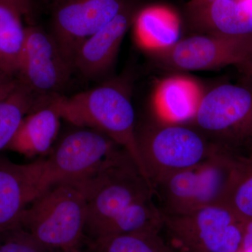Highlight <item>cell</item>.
Instances as JSON below:
<instances>
[{"mask_svg": "<svg viewBox=\"0 0 252 252\" xmlns=\"http://www.w3.org/2000/svg\"><path fill=\"white\" fill-rule=\"evenodd\" d=\"M0 4L11 8L22 18L30 17L34 11L32 0H0Z\"/></svg>", "mask_w": 252, "mask_h": 252, "instance_id": "603a6c76", "label": "cell"}, {"mask_svg": "<svg viewBox=\"0 0 252 252\" xmlns=\"http://www.w3.org/2000/svg\"><path fill=\"white\" fill-rule=\"evenodd\" d=\"M49 97L63 119L77 127L102 132L127 151L147 179L136 140L137 124L130 89L126 81L107 80L70 97L55 94Z\"/></svg>", "mask_w": 252, "mask_h": 252, "instance_id": "7a4b0ae2", "label": "cell"}, {"mask_svg": "<svg viewBox=\"0 0 252 252\" xmlns=\"http://www.w3.org/2000/svg\"><path fill=\"white\" fill-rule=\"evenodd\" d=\"M26 36L22 17L11 8L0 4V69L15 77Z\"/></svg>", "mask_w": 252, "mask_h": 252, "instance_id": "ac0fdd59", "label": "cell"}, {"mask_svg": "<svg viewBox=\"0 0 252 252\" xmlns=\"http://www.w3.org/2000/svg\"><path fill=\"white\" fill-rule=\"evenodd\" d=\"M136 0H54L50 32L72 60L81 43Z\"/></svg>", "mask_w": 252, "mask_h": 252, "instance_id": "8fae6325", "label": "cell"}, {"mask_svg": "<svg viewBox=\"0 0 252 252\" xmlns=\"http://www.w3.org/2000/svg\"><path fill=\"white\" fill-rule=\"evenodd\" d=\"M72 60L50 32L26 27L16 78L38 97L61 94L74 72Z\"/></svg>", "mask_w": 252, "mask_h": 252, "instance_id": "30bf717a", "label": "cell"}, {"mask_svg": "<svg viewBox=\"0 0 252 252\" xmlns=\"http://www.w3.org/2000/svg\"><path fill=\"white\" fill-rule=\"evenodd\" d=\"M87 203L71 183L46 189L23 212L20 225L43 245L56 251L81 248L85 235Z\"/></svg>", "mask_w": 252, "mask_h": 252, "instance_id": "5b68a950", "label": "cell"}, {"mask_svg": "<svg viewBox=\"0 0 252 252\" xmlns=\"http://www.w3.org/2000/svg\"><path fill=\"white\" fill-rule=\"evenodd\" d=\"M59 252H89L88 250L84 251L81 248L73 249V250H66V251H61Z\"/></svg>", "mask_w": 252, "mask_h": 252, "instance_id": "83f0119b", "label": "cell"}, {"mask_svg": "<svg viewBox=\"0 0 252 252\" xmlns=\"http://www.w3.org/2000/svg\"><path fill=\"white\" fill-rule=\"evenodd\" d=\"M192 124L216 148L240 157L252 148V81L223 84L203 94Z\"/></svg>", "mask_w": 252, "mask_h": 252, "instance_id": "277c9868", "label": "cell"}, {"mask_svg": "<svg viewBox=\"0 0 252 252\" xmlns=\"http://www.w3.org/2000/svg\"><path fill=\"white\" fill-rule=\"evenodd\" d=\"M182 21L193 34L252 35V0H216L186 3Z\"/></svg>", "mask_w": 252, "mask_h": 252, "instance_id": "5bb4252c", "label": "cell"}, {"mask_svg": "<svg viewBox=\"0 0 252 252\" xmlns=\"http://www.w3.org/2000/svg\"><path fill=\"white\" fill-rule=\"evenodd\" d=\"M141 5V0H136L83 41L73 56L74 70L88 80L105 81L104 78L114 67L126 32L132 27Z\"/></svg>", "mask_w": 252, "mask_h": 252, "instance_id": "7c38bea8", "label": "cell"}, {"mask_svg": "<svg viewBox=\"0 0 252 252\" xmlns=\"http://www.w3.org/2000/svg\"><path fill=\"white\" fill-rule=\"evenodd\" d=\"M242 252H252V219L245 222Z\"/></svg>", "mask_w": 252, "mask_h": 252, "instance_id": "d4e9b609", "label": "cell"}, {"mask_svg": "<svg viewBox=\"0 0 252 252\" xmlns=\"http://www.w3.org/2000/svg\"></svg>", "mask_w": 252, "mask_h": 252, "instance_id": "f1b7e54d", "label": "cell"}, {"mask_svg": "<svg viewBox=\"0 0 252 252\" xmlns=\"http://www.w3.org/2000/svg\"><path fill=\"white\" fill-rule=\"evenodd\" d=\"M182 22L170 8L152 5L139 10L132 26L139 45L147 51L167 47L180 40Z\"/></svg>", "mask_w": 252, "mask_h": 252, "instance_id": "2e32d148", "label": "cell"}, {"mask_svg": "<svg viewBox=\"0 0 252 252\" xmlns=\"http://www.w3.org/2000/svg\"><path fill=\"white\" fill-rule=\"evenodd\" d=\"M39 97L19 81L9 97L0 102V151L6 149L21 122L34 109Z\"/></svg>", "mask_w": 252, "mask_h": 252, "instance_id": "ffe728a7", "label": "cell"}, {"mask_svg": "<svg viewBox=\"0 0 252 252\" xmlns=\"http://www.w3.org/2000/svg\"><path fill=\"white\" fill-rule=\"evenodd\" d=\"M202 95L196 84L189 79H165L159 84L156 92V113L163 122L189 124L195 117Z\"/></svg>", "mask_w": 252, "mask_h": 252, "instance_id": "e0dca14e", "label": "cell"}, {"mask_svg": "<svg viewBox=\"0 0 252 252\" xmlns=\"http://www.w3.org/2000/svg\"><path fill=\"white\" fill-rule=\"evenodd\" d=\"M18 84L19 81L17 78L0 69V102L9 97L17 88Z\"/></svg>", "mask_w": 252, "mask_h": 252, "instance_id": "cb8c5ba5", "label": "cell"}, {"mask_svg": "<svg viewBox=\"0 0 252 252\" xmlns=\"http://www.w3.org/2000/svg\"><path fill=\"white\" fill-rule=\"evenodd\" d=\"M136 140L152 185L165 176L205 161L215 151L213 144L192 124L159 119L136 126Z\"/></svg>", "mask_w": 252, "mask_h": 252, "instance_id": "8992f818", "label": "cell"}, {"mask_svg": "<svg viewBox=\"0 0 252 252\" xmlns=\"http://www.w3.org/2000/svg\"><path fill=\"white\" fill-rule=\"evenodd\" d=\"M61 119L49 96L41 97L34 109L23 119L6 149L28 158L49 154L59 135Z\"/></svg>", "mask_w": 252, "mask_h": 252, "instance_id": "9a60e30c", "label": "cell"}, {"mask_svg": "<svg viewBox=\"0 0 252 252\" xmlns=\"http://www.w3.org/2000/svg\"><path fill=\"white\" fill-rule=\"evenodd\" d=\"M76 127L63 136L44 159V191L56 184L74 183L89 177L124 149L102 132Z\"/></svg>", "mask_w": 252, "mask_h": 252, "instance_id": "9c48e42d", "label": "cell"}, {"mask_svg": "<svg viewBox=\"0 0 252 252\" xmlns=\"http://www.w3.org/2000/svg\"><path fill=\"white\" fill-rule=\"evenodd\" d=\"M44 159L18 164L0 157V233L16 225L43 191Z\"/></svg>", "mask_w": 252, "mask_h": 252, "instance_id": "4fadbf2b", "label": "cell"}, {"mask_svg": "<svg viewBox=\"0 0 252 252\" xmlns=\"http://www.w3.org/2000/svg\"><path fill=\"white\" fill-rule=\"evenodd\" d=\"M156 230H145L97 239L89 243V252H174Z\"/></svg>", "mask_w": 252, "mask_h": 252, "instance_id": "d6986e66", "label": "cell"}, {"mask_svg": "<svg viewBox=\"0 0 252 252\" xmlns=\"http://www.w3.org/2000/svg\"><path fill=\"white\" fill-rule=\"evenodd\" d=\"M239 165L238 158L215 147V152L205 161L152 184L158 207L162 215H171L223 204Z\"/></svg>", "mask_w": 252, "mask_h": 252, "instance_id": "3957f363", "label": "cell"}, {"mask_svg": "<svg viewBox=\"0 0 252 252\" xmlns=\"http://www.w3.org/2000/svg\"><path fill=\"white\" fill-rule=\"evenodd\" d=\"M239 67H241L243 72L246 74L247 78L251 79L252 81V60L244 63V64H241Z\"/></svg>", "mask_w": 252, "mask_h": 252, "instance_id": "484cf974", "label": "cell"}, {"mask_svg": "<svg viewBox=\"0 0 252 252\" xmlns=\"http://www.w3.org/2000/svg\"><path fill=\"white\" fill-rule=\"evenodd\" d=\"M0 252H55L21 225L0 233Z\"/></svg>", "mask_w": 252, "mask_h": 252, "instance_id": "7402d4cb", "label": "cell"}, {"mask_svg": "<svg viewBox=\"0 0 252 252\" xmlns=\"http://www.w3.org/2000/svg\"><path fill=\"white\" fill-rule=\"evenodd\" d=\"M71 184L80 189L87 203L88 242L161 228L162 215L152 185L125 149L89 177Z\"/></svg>", "mask_w": 252, "mask_h": 252, "instance_id": "6da1fadb", "label": "cell"}, {"mask_svg": "<svg viewBox=\"0 0 252 252\" xmlns=\"http://www.w3.org/2000/svg\"><path fill=\"white\" fill-rule=\"evenodd\" d=\"M216 1V0H190L188 2L193 4H202L211 2V1Z\"/></svg>", "mask_w": 252, "mask_h": 252, "instance_id": "4316f807", "label": "cell"}, {"mask_svg": "<svg viewBox=\"0 0 252 252\" xmlns=\"http://www.w3.org/2000/svg\"><path fill=\"white\" fill-rule=\"evenodd\" d=\"M245 220L223 204L180 215H162L165 232L174 252H240Z\"/></svg>", "mask_w": 252, "mask_h": 252, "instance_id": "52a82bcc", "label": "cell"}, {"mask_svg": "<svg viewBox=\"0 0 252 252\" xmlns=\"http://www.w3.org/2000/svg\"><path fill=\"white\" fill-rule=\"evenodd\" d=\"M238 159V174L223 204L247 220L252 219V149Z\"/></svg>", "mask_w": 252, "mask_h": 252, "instance_id": "44dd1931", "label": "cell"}, {"mask_svg": "<svg viewBox=\"0 0 252 252\" xmlns=\"http://www.w3.org/2000/svg\"><path fill=\"white\" fill-rule=\"evenodd\" d=\"M157 68L170 72L213 70L252 60V35L193 34L167 47L147 50Z\"/></svg>", "mask_w": 252, "mask_h": 252, "instance_id": "ba28073f", "label": "cell"}]
</instances>
